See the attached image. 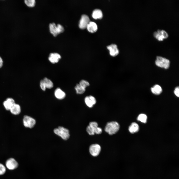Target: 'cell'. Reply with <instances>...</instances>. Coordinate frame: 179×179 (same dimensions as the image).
Listing matches in <instances>:
<instances>
[{
  "instance_id": "obj_1",
  "label": "cell",
  "mask_w": 179,
  "mask_h": 179,
  "mask_svg": "<svg viewBox=\"0 0 179 179\" xmlns=\"http://www.w3.org/2000/svg\"><path fill=\"white\" fill-rule=\"evenodd\" d=\"M120 125L116 121H112L108 122L106 125L105 130L110 135L116 134L119 130Z\"/></svg>"
},
{
  "instance_id": "obj_2",
  "label": "cell",
  "mask_w": 179,
  "mask_h": 179,
  "mask_svg": "<svg viewBox=\"0 0 179 179\" xmlns=\"http://www.w3.org/2000/svg\"><path fill=\"white\" fill-rule=\"evenodd\" d=\"M54 131L55 134L60 136L63 140H66L69 137V130L63 127H59L54 129Z\"/></svg>"
},
{
  "instance_id": "obj_3",
  "label": "cell",
  "mask_w": 179,
  "mask_h": 179,
  "mask_svg": "<svg viewBox=\"0 0 179 179\" xmlns=\"http://www.w3.org/2000/svg\"><path fill=\"white\" fill-rule=\"evenodd\" d=\"M49 27L50 32L55 37L63 32L64 30V27L61 25H56L54 23L50 24Z\"/></svg>"
},
{
  "instance_id": "obj_4",
  "label": "cell",
  "mask_w": 179,
  "mask_h": 179,
  "mask_svg": "<svg viewBox=\"0 0 179 179\" xmlns=\"http://www.w3.org/2000/svg\"><path fill=\"white\" fill-rule=\"evenodd\" d=\"M155 63L158 66L167 69L169 67L170 61L168 59L165 58L157 56Z\"/></svg>"
},
{
  "instance_id": "obj_5",
  "label": "cell",
  "mask_w": 179,
  "mask_h": 179,
  "mask_svg": "<svg viewBox=\"0 0 179 179\" xmlns=\"http://www.w3.org/2000/svg\"><path fill=\"white\" fill-rule=\"evenodd\" d=\"M154 37L159 41H162L168 36V34L164 30L158 29L153 33Z\"/></svg>"
},
{
  "instance_id": "obj_6",
  "label": "cell",
  "mask_w": 179,
  "mask_h": 179,
  "mask_svg": "<svg viewBox=\"0 0 179 179\" xmlns=\"http://www.w3.org/2000/svg\"><path fill=\"white\" fill-rule=\"evenodd\" d=\"M23 122L24 126L27 128H32L34 126L36 123V121L32 117L25 115L24 117Z\"/></svg>"
},
{
  "instance_id": "obj_7",
  "label": "cell",
  "mask_w": 179,
  "mask_h": 179,
  "mask_svg": "<svg viewBox=\"0 0 179 179\" xmlns=\"http://www.w3.org/2000/svg\"><path fill=\"white\" fill-rule=\"evenodd\" d=\"M101 149V147L99 145L97 144H94L90 146L89 151L92 156L96 157L99 154Z\"/></svg>"
},
{
  "instance_id": "obj_8",
  "label": "cell",
  "mask_w": 179,
  "mask_h": 179,
  "mask_svg": "<svg viewBox=\"0 0 179 179\" xmlns=\"http://www.w3.org/2000/svg\"><path fill=\"white\" fill-rule=\"evenodd\" d=\"M6 167L11 170H13L17 167L18 164L16 160L13 158L8 159L6 162Z\"/></svg>"
},
{
  "instance_id": "obj_9",
  "label": "cell",
  "mask_w": 179,
  "mask_h": 179,
  "mask_svg": "<svg viewBox=\"0 0 179 179\" xmlns=\"http://www.w3.org/2000/svg\"><path fill=\"white\" fill-rule=\"evenodd\" d=\"M90 22V19L87 15L85 14L83 15L79 21V28L81 29L85 28Z\"/></svg>"
},
{
  "instance_id": "obj_10",
  "label": "cell",
  "mask_w": 179,
  "mask_h": 179,
  "mask_svg": "<svg viewBox=\"0 0 179 179\" xmlns=\"http://www.w3.org/2000/svg\"><path fill=\"white\" fill-rule=\"evenodd\" d=\"M84 101L86 105L90 108L92 107L96 102L95 98L92 95L86 96L85 98Z\"/></svg>"
},
{
  "instance_id": "obj_11",
  "label": "cell",
  "mask_w": 179,
  "mask_h": 179,
  "mask_svg": "<svg viewBox=\"0 0 179 179\" xmlns=\"http://www.w3.org/2000/svg\"><path fill=\"white\" fill-rule=\"evenodd\" d=\"M107 48L109 50L110 54L111 56H115L119 53V51L115 44H112L107 46Z\"/></svg>"
},
{
  "instance_id": "obj_12",
  "label": "cell",
  "mask_w": 179,
  "mask_h": 179,
  "mask_svg": "<svg viewBox=\"0 0 179 179\" xmlns=\"http://www.w3.org/2000/svg\"><path fill=\"white\" fill-rule=\"evenodd\" d=\"M89 125L94 132L95 134H99L102 133V129L101 128L98 127V123L96 122H90L89 123Z\"/></svg>"
},
{
  "instance_id": "obj_13",
  "label": "cell",
  "mask_w": 179,
  "mask_h": 179,
  "mask_svg": "<svg viewBox=\"0 0 179 179\" xmlns=\"http://www.w3.org/2000/svg\"><path fill=\"white\" fill-rule=\"evenodd\" d=\"M61 58L60 55L59 54L53 53H50L48 57V60L52 63H57Z\"/></svg>"
},
{
  "instance_id": "obj_14",
  "label": "cell",
  "mask_w": 179,
  "mask_h": 179,
  "mask_svg": "<svg viewBox=\"0 0 179 179\" xmlns=\"http://www.w3.org/2000/svg\"><path fill=\"white\" fill-rule=\"evenodd\" d=\"M15 103V101L13 99L11 98H8L4 101L3 104L6 110H10Z\"/></svg>"
},
{
  "instance_id": "obj_15",
  "label": "cell",
  "mask_w": 179,
  "mask_h": 179,
  "mask_svg": "<svg viewBox=\"0 0 179 179\" xmlns=\"http://www.w3.org/2000/svg\"><path fill=\"white\" fill-rule=\"evenodd\" d=\"M54 95L57 99H63L66 96L65 93L60 88H57L54 92Z\"/></svg>"
},
{
  "instance_id": "obj_16",
  "label": "cell",
  "mask_w": 179,
  "mask_h": 179,
  "mask_svg": "<svg viewBox=\"0 0 179 179\" xmlns=\"http://www.w3.org/2000/svg\"><path fill=\"white\" fill-rule=\"evenodd\" d=\"M86 28L90 32L94 33L96 31L97 26L96 24L94 22L90 21L87 25Z\"/></svg>"
},
{
  "instance_id": "obj_17",
  "label": "cell",
  "mask_w": 179,
  "mask_h": 179,
  "mask_svg": "<svg viewBox=\"0 0 179 179\" xmlns=\"http://www.w3.org/2000/svg\"><path fill=\"white\" fill-rule=\"evenodd\" d=\"M10 110L12 114L14 115H17L19 114L21 112V107L19 105L15 103Z\"/></svg>"
},
{
  "instance_id": "obj_18",
  "label": "cell",
  "mask_w": 179,
  "mask_h": 179,
  "mask_svg": "<svg viewBox=\"0 0 179 179\" xmlns=\"http://www.w3.org/2000/svg\"><path fill=\"white\" fill-rule=\"evenodd\" d=\"M129 132L131 133H134L137 132L139 130V126L137 123L133 122L131 123L128 129Z\"/></svg>"
},
{
  "instance_id": "obj_19",
  "label": "cell",
  "mask_w": 179,
  "mask_h": 179,
  "mask_svg": "<svg viewBox=\"0 0 179 179\" xmlns=\"http://www.w3.org/2000/svg\"><path fill=\"white\" fill-rule=\"evenodd\" d=\"M152 93L155 95H158L161 93L162 89L161 87L158 85H155L151 88Z\"/></svg>"
},
{
  "instance_id": "obj_20",
  "label": "cell",
  "mask_w": 179,
  "mask_h": 179,
  "mask_svg": "<svg viewBox=\"0 0 179 179\" xmlns=\"http://www.w3.org/2000/svg\"><path fill=\"white\" fill-rule=\"evenodd\" d=\"M42 80L46 88L50 89L53 87V83L50 79L45 77Z\"/></svg>"
},
{
  "instance_id": "obj_21",
  "label": "cell",
  "mask_w": 179,
  "mask_h": 179,
  "mask_svg": "<svg viewBox=\"0 0 179 179\" xmlns=\"http://www.w3.org/2000/svg\"><path fill=\"white\" fill-rule=\"evenodd\" d=\"M92 16L95 19H101L102 17L103 14L100 10L96 9L93 11Z\"/></svg>"
},
{
  "instance_id": "obj_22",
  "label": "cell",
  "mask_w": 179,
  "mask_h": 179,
  "mask_svg": "<svg viewBox=\"0 0 179 179\" xmlns=\"http://www.w3.org/2000/svg\"><path fill=\"white\" fill-rule=\"evenodd\" d=\"M76 93L78 94H81L84 93L86 91V89L80 85L79 84H77L75 87Z\"/></svg>"
},
{
  "instance_id": "obj_23",
  "label": "cell",
  "mask_w": 179,
  "mask_h": 179,
  "mask_svg": "<svg viewBox=\"0 0 179 179\" xmlns=\"http://www.w3.org/2000/svg\"><path fill=\"white\" fill-rule=\"evenodd\" d=\"M137 120L142 122L145 123L147 122V117L145 114H139L137 117Z\"/></svg>"
},
{
  "instance_id": "obj_24",
  "label": "cell",
  "mask_w": 179,
  "mask_h": 179,
  "mask_svg": "<svg viewBox=\"0 0 179 179\" xmlns=\"http://www.w3.org/2000/svg\"><path fill=\"white\" fill-rule=\"evenodd\" d=\"M24 2L27 6L30 7H34L35 4V1L34 0H25Z\"/></svg>"
},
{
  "instance_id": "obj_25",
  "label": "cell",
  "mask_w": 179,
  "mask_h": 179,
  "mask_svg": "<svg viewBox=\"0 0 179 179\" xmlns=\"http://www.w3.org/2000/svg\"><path fill=\"white\" fill-rule=\"evenodd\" d=\"M79 84L85 89L90 85V83L87 81L84 80H81Z\"/></svg>"
},
{
  "instance_id": "obj_26",
  "label": "cell",
  "mask_w": 179,
  "mask_h": 179,
  "mask_svg": "<svg viewBox=\"0 0 179 179\" xmlns=\"http://www.w3.org/2000/svg\"><path fill=\"white\" fill-rule=\"evenodd\" d=\"M6 170L5 166L2 164L0 163V175L4 174L6 172Z\"/></svg>"
},
{
  "instance_id": "obj_27",
  "label": "cell",
  "mask_w": 179,
  "mask_h": 179,
  "mask_svg": "<svg viewBox=\"0 0 179 179\" xmlns=\"http://www.w3.org/2000/svg\"><path fill=\"white\" fill-rule=\"evenodd\" d=\"M86 130L88 134L90 135H93L95 133L90 127L88 125L86 128Z\"/></svg>"
},
{
  "instance_id": "obj_28",
  "label": "cell",
  "mask_w": 179,
  "mask_h": 179,
  "mask_svg": "<svg viewBox=\"0 0 179 179\" xmlns=\"http://www.w3.org/2000/svg\"><path fill=\"white\" fill-rule=\"evenodd\" d=\"M174 93L175 95L177 97L179 96V87H177L175 88L174 91Z\"/></svg>"
},
{
  "instance_id": "obj_29",
  "label": "cell",
  "mask_w": 179,
  "mask_h": 179,
  "mask_svg": "<svg viewBox=\"0 0 179 179\" xmlns=\"http://www.w3.org/2000/svg\"><path fill=\"white\" fill-rule=\"evenodd\" d=\"M40 86L41 89L43 91H45V90L46 88L44 85L42 80L40 81Z\"/></svg>"
},
{
  "instance_id": "obj_30",
  "label": "cell",
  "mask_w": 179,
  "mask_h": 179,
  "mask_svg": "<svg viewBox=\"0 0 179 179\" xmlns=\"http://www.w3.org/2000/svg\"><path fill=\"white\" fill-rule=\"evenodd\" d=\"M3 64V61L2 58L0 56V68L2 67Z\"/></svg>"
}]
</instances>
